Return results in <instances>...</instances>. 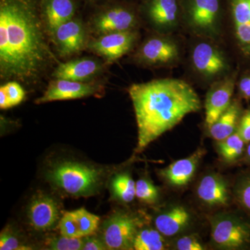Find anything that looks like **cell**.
Listing matches in <instances>:
<instances>
[{
    "label": "cell",
    "mask_w": 250,
    "mask_h": 250,
    "mask_svg": "<svg viewBox=\"0 0 250 250\" xmlns=\"http://www.w3.org/2000/svg\"><path fill=\"white\" fill-rule=\"evenodd\" d=\"M47 35L41 0H0L1 80L28 84L42 80L57 62Z\"/></svg>",
    "instance_id": "obj_1"
},
{
    "label": "cell",
    "mask_w": 250,
    "mask_h": 250,
    "mask_svg": "<svg viewBox=\"0 0 250 250\" xmlns=\"http://www.w3.org/2000/svg\"><path fill=\"white\" fill-rule=\"evenodd\" d=\"M128 92L137 123L138 153L178 125L184 117L201 108L195 90L185 81L178 79L135 83Z\"/></svg>",
    "instance_id": "obj_2"
},
{
    "label": "cell",
    "mask_w": 250,
    "mask_h": 250,
    "mask_svg": "<svg viewBox=\"0 0 250 250\" xmlns=\"http://www.w3.org/2000/svg\"><path fill=\"white\" fill-rule=\"evenodd\" d=\"M183 17L187 29L194 35L214 40L221 34L220 0H187Z\"/></svg>",
    "instance_id": "obj_3"
},
{
    "label": "cell",
    "mask_w": 250,
    "mask_h": 250,
    "mask_svg": "<svg viewBox=\"0 0 250 250\" xmlns=\"http://www.w3.org/2000/svg\"><path fill=\"white\" fill-rule=\"evenodd\" d=\"M49 178L67 193L88 195L98 187L100 173L96 169L77 163L65 162L54 167Z\"/></svg>",
    "instance_id": "obj_4"
},
{
    "label": "cell",
    "mask_w": 250,
    "mask_h": 250,
    "mask_svg": "<svg viewBox=\"0 0 250 250\" xmlns=\"http://www.w3.org/2000/svg\"><path fill=\"white\" fill-rule=\"evenodd\" d=\"M92 29L98 36L135 30L138 25L137 16L132 9L121 4H107L98 11L91 19Z\"/></svg>",
    "instance_id": "obj_5"
},
{
    "label": "cell",
    "mask_w": 250,
    "mask_h": 250,
    "mask_svg": "<svg viewBox=\"0 0 250 250\" xmlns=\"http://www.w3.org/2000/svg\"><path fill=\"white\" fill-rule=\"evenodd\" d=\"M179 46L164 36H152L141 44L134 55L136 62L146 66H168L179 59Z\"/></svg>",
    "instance_id": "obj_6"
},
{
    "label": "cell",
    "mask_w": 250,
    "mask_h": 250,
    "mask_svg": "<svg viewBox=\"0 0 250 250\" xmlns=\"http://www.w3.org/2000/svg\"><path fill=\"white\" fill-rule=\"evenodd\" d=\"M139 218L126 213H116L104 228V241L107 249H134L135 237L141 226Z\"/></svg>",
    "instance_id": "obj_7"
},
{
    "label": "cell",
    "mask_w": 250,
    "mask_h": 250,
    "mask_svg": "<svg viewBox=\"0 0 250 250\" xmlns=\"http://www.w3.org/2000/svg\"><path fill=\"white\" fill-rule=\"evenodd\" d=\"M211 237L216 246L225 249H237L250 242V228L229 215L215 217L211 222Z\"/></svg>",
    "instance_id": "obj_8"
},
{
    "label": "cell",
    "mask_w": 250,
    "mask_h": 250,
    "mask_svg": "<svg viewBox=\"0 0 250 250\" xmlns=\"http://www.w3.org/2000/svg\"><path fill=\"white\" fill-rule=\"evenodd\" d=\"M191 62L199 75L209 80L223 76L229 70L225 54L216 45L207 41H202L194 46Z\"/></svg>",
    "instance_id": "obj_9"
},
{
    "label": "cell",
    "mask_w": 250,
    "mask_h": 250,
    "mask_svg": "<svg viewBox=\"0 0 250 250\" xmlns=\"http://www.w3.org/2000/svg\"><path fill=\"white\" fill-rule=\"evenodd\" d=\"M50 37L62 58L79 54L88 46L86 28L78 18H73L59 26Z\"/></svg>",
    "instance_id": "obj_10"
},
{
    "label": "cell",
    "mask_w": 250,
    "mask_h": 250,
    "mask_svg": "<svg viewBox=\"0 0 250 250\" xmlns=\"http://www.w3.org/2000/svg\"><path fill=\"white\" fill-rule=\"evenodd\" d=\"M138 36L135 30L110 33L88 41L87 47L106 62H113L133 49Z\"/></svg>",
    "instance_id": "obj_11"
},
{
    "label": "cell",
    "mask_w": 250,
    "mask_h": 250,
    "mask_svg": "<svg viewBox=\"0 0 250 250\" xmlns=\"http://www.w3.org/2000/svg\"><path fill=\"white\" fill-rule=\"evenodd\" d=\"M142 10L149 24L161 34L170 33L178 26V0H146Z\"/></svg>",
    "instance_id": "obj_12"
},
{
    "label": "cell",
    "mask_w": 250,
    "mask_h": 250,
    "mask_svg": "<svg viewBox=\"0 0 250 250\" xmlns=\"http://www.w3.org/2000/svg\"><path fill=\"white\" fill-rule=\"evenodd\" d=\"M231 31L237 48L250 59V0H228Z\"/></svg>",
    "instance_id": "obj_13"
},
{
    "label": "cell",
    "mask_w": 250,
    "mask_h": 250,
    "mask_svg": "<svg viewBox=\"0 0 250 250\" xmlns=\"http://www.w3.org/2000/svg\"><path fill=\"white\" fill-rule=\"evenodd\" d=\"M101 86L92 82H80L67 80H57L49 82L42 97L36 100V104H43L60 100H75L95 95Z\"/></svg>",
    "instance_id": "obj_14"
},
{
    "label": "cell",
    "mask_w": 250,
    "mask_h": 250,
    "mask_svg": "<svg viewBox=\"0 0 250 250\" xmlns=\"http://www.w3.org/2000/svg\"><path fill=\"white\" fill-rule=\"evenodd\" d=\"M103 62L90 57L72 59L59 63L52 73L57 80H67L80 82H91L103 72Z\"/></svg>",
    "instance_id": "obj_15"
},
{
    "label": "cell",
    "mask_w": 250,
    "mask_h": 250,
    "mask_svg": "<svg viewBox=\"0 0 250 250\" xmlns=\"http://www.w3.org/2000/svg\"><path fill=\"white\" fill-rule=\"evenodd\" d=\"M234 86V78L227 77L208 90L205 103V122L208 128L231 105Z\"/></svg>",
    "instance_id": "obj_16"
},
{
    "label": "cell",
    "mask_w": 250,
    "mask_h": 250,
    "mask_svg": "<svg viewBox=\"0 0 250 250\" xmlns=\"http://www.w3.org/2000/svg\"><path fill=\"white\" fill-rule=\"evenodd\" d=\"M76 0H41V12L49 36L63 23L75 18Z\"/></svg>",
    "instance_id": "obj_17"
},
{
    "label": "cell",
    "mask_w": 250,
    "mask_h": 250,
    "mask_svg": "<svg viewBox=\"0 0 250 250\" xmlns=\"http://www.w3.org/2000/svg\"><path fill=\"white\" fill-rule=\"evenodd\" d=\"M28 215L33 228L39 231H45L53 228L58 221V206L51 197L40 195L31 202Z\"/></svg>",
    "instance_id": "obj_18"
},
{
    "label": "cell",
    "mask_w": 250,
    "mask_h": 250,
    "mask_svg": "<svg viewBox=\"0 0 250 250\" xmlns=\"http://www.w3.org/2000/svg\"><path fill=\"white\" fill-rule=\"evenodd\" d=\"M205 154L203 149H198L188 157L180 159L161 171V176L171 185L183 187L187 185L196 170L197 164Z\"/></svg>",
    "instance_id": "obj_19"
},
{
    "label": "cell",
    "mask_w": 250,
    "mask_h": 250,
    "mask_svg": "<svg viewBox=\"0 0 250 250\" xmlns=\"http://www.w3.org/2000/svg\"><path fill=\"white\" fill-rule=\"evenodd\" d=\"M197 192L199 198L208 205L223 206L228 204V186L218 176L208 174L203 177L197 187Z\"/></svg>",
    "instance_id": "obj_20"
},
{
    "label": "cell",
    "mask_w": 250,
    "mask_h": 250,
    "mask_svg": "<svg viewBox=\"0 0 250 250\" xmlns=\"http://www.w3.org/2000/svg\"><path fill=\"white\" fill-rule=\"evenodd\" d=\"M190 221V214L184 207H174L158 215L155 220L156 229L165 236H172L180 232Z\"/></svg>",
    "instance_id": "obj_21"
},
{
    "label": "cell",
    "mask_w": 250,
    "mask_h": 250,
    "mask_svg": "<svg viewBox=\"0 0 250 250\" xmlns=\"http://www.w3.org/2000/svg\"><path fill=\"white\" fill-rule=\"evenodd\" d=\"M239 115L238 103H231L228 109L210 126V136L219 142L231 136L236 131Z\"/></svg>",
    "instance_id": "obj_22"
},
{
    "label": "cell",
    "mask_w": 250,
    "mask_h": 250,
    "mask_svg": "<svg viewBox=\"0 0 250 250\" xmlns=\"http://www.w3.org/2000/svg\"><path fill=\"white\" fill-rule=\"evenodd\" d=\"M165 248V241L158 230L145 229L138 231L135 237L134 250H162Z\"/></svg>",
    "instance_id": "obj_23"
},
{
    "label": "cell",
    "mask_w": 250,
    "mask_h": 250,
    "mask_svg": "<svg viewBox=\"0 0 250 250\" xmlns=\"http://www.w3.org/2000/svg\"><path fill=\"white\" fill-rule=\"evenodd\" d=\"M245 141L238 130L218 144L219 152L226 161L236 160L243 154Z\"/></svg>",
    "instance_id": "obj_24"
},
{
    "label": "cell",
    "mask_w": 250,
    "mask_h": 250,
    "mask_svg": "<svg viewBox=\"0 0 250 250\" xmlns=\"http://www.w3.org/2000/svg\"><path fill=\"white\" fill-rule=\"evenodd\" d=\"M115 196L124 202H131L136 197V183L127 174L117 175L112 182Z\"/></svg>",
    "instance_id": "obj_25"
},
{
    "label": "cell",
    "mask_w": 250,
    "mask_h": 250,
    "mask_svg": "<svg viewBox=\"0 0 250 250\" xmlns=\"http://www.w3.org/2000/svg\"><path fill=\"white\" fill-rule=\"evenodd\" d=\"M82 238L89 236L95 232L100 223V218L87 211L84 208L74 210Z\"/></svg>",
    "instance_id": "obj_26"
},
{
    "label": "cell",
    "mask_w": 250,
    "mask_h": 250,
    "mask_svg": "<svg viewBox=\"0 0 250 250\" xmlns=\"http://www.w3.org/2000/svg\"><path fill=\"white\" fill-rule=\"evenodd\" d=\"M59 230L62 236L82 238L75 212H66L59 222Z\"/></svg>",
    "instance_id": "obj_27"
},
{
    "label": "cell",
    "mask_w": 250,
    "mask_h": 250,
    "mask_svg": "<svg viewBox=\"0 0 250 250\" xmlns=\"http://www.w3.org/2000/svg\"><path fill=\"white\" fill-rule=\"evenodd\" d=\"M136 196L141 201L154 203L159 198V190L149 181L139 179L136 183Z\"/></svg>",
    "instance_id": "obj_28"
},
{
    "label": "cell",
    "mask_w": 250,
    "mask_h": 250,
    "mask_svg": "<svg viewBox=\"0 0 250 250\" xmlns=\"http://www.w3.org/2000/svg\"><path fill=\"white\" fill-rule=\"evenodd\" d=\"M84 240L82 238H68L62 236L56 238L49 243V249L54 250H82Z\"/></svg>",
    "instance_id": "obj_29"
},
{
    "label": "cell",
    "mask_w": 250,
    "mask_h": 250,
    "mask_svg": "<svg viewBox=\"0 0 250 250\" xmlns=\"http://www.w3.org/2000/svg\"><path fill=\"white\" fill-rule=\"evenodd\" d=\"M1 86L6 92L12 107L22 103L25 98V92L17 81H9Z\"/></svg>",
    "instance_id": "obj_30"
},
{
    "label": "cell",
    "mask_w": 250,
    "mask_h": 250,
    "mask_svg": "<svg viewBox=\"0 0 250 250\" xmlns=\"http://www.w3.org/2000/svg\"><path fill=\"white\" fill-rule=\"evenodd\" d=\"M236 192L238 201L250 211V177L242 181L237 187Z\"/></svg>",
    "instance_id": "obj_31"
},
{
    "label": "cell",
    "mask_w": 250,
    "mask_h": 250,
    "mask_svg": "<svg viewBox=\"0 0 250 250\" xmlns=\"http://www.w3.org/2000/svg\"><path fill=\"white\" fill-rule=\"evenodd\" d=\"M0 250H29V248L20 246L17 238L12 236L11 233L2 232L0 236Z\"/></svg>",
    "instance_id": "obj_32"
},
{
    "label": "cell",
    "mask_w": 250,
    "mask_h": 250,
    "mask_svg": "<svg viewBox=\"0 0 250 250\" xmlns=\"http://www.w3.org/2000/svg\"><path fill=\"white\" fill-rule=\"evenodd\" d=\"M179 250H202L205 249L200 242L195 237L187 236L179 238L176 244Z\"/></svg>",
    "instance_id": "obj_33"
},
{
    "label": "cell",
    "mask_w": 250,
    "mask_h": 250,
    "mask_svg": "<svg viewBox=\"0 0 250 250\" xmlns=\"http://www.w3.org/2000/svg\"><path fill=\"white\" fill-rule=\"evenodd\" d=\"M238 131L245 142H250V110L242 117Z\"/></svg>",
    "instance_id": "obj_34"
},
{
    "label": "cell",
    "mask_w": 250,
    "mask_h": 250,
    "mask_svg": "<svg viewBox=\"0 0 250 250\" xmlns=\"http://www.w3.org/2000/svg\"><path fill=\"white\" fill-rule=\"evenodd\" d=\"M105 245L95 238H88L84 240L82 250H106Z\"/></svg>",
    "instance_id": "obj_35"
},
{
    "label": "cell",
    "mask_w": 250,
    "mask_h": 250,
    "mask_svg": "<svg viewBox=\"0 0 250 250\" xmlns=\"http://www.w3.org/2000/svg\"><path fill=\"white\" fill-rule=\"evenodd\" d=\"M239 90L244 98H250V76L242 79L239 83Z\"/></svg>",
    "instance_id": "obj_36"
},
{
    "label": "cell",
    "mask_w": 250,
    "mask_h": 250,
    "mask_svg": "<svg viewBox=\"0 0 250 250\" xmlns=\"http://www.w3.org/2000/svg\"><path fill=\"white\" fill-rule=\"evenodd\" d=\"M11 103L7 95L2 86L0 88V108L1 109H6V108H11Z\"/></svg>",
    "instance_id": "obj_37"
},
{
    "label": "cell",
    "mask_w": 250,
    "mask_h": 250,
    "mask_svg": "<svg viewBox=\"0 0 250 250\" xmlns=\"http://www.w3.org/2000/svg\"><path fill=\"white\" fill-rule=\"evenodd\" d=\"M85 2L89 3V4H95V3L98 2L100 0H83Z\"/></svg>",
    "instance_id": "obj_38"
},
{
    "label": "cell",
    "mask_w": 250,
    "mask_h": 250,
    "mask_svg": "<svg viewBox=\"0 0 250 250\" xmlns=\"http://www.w3.org/2000/svg\"><path fill=\"white\" fill-rule=\"evenodd\" d=\"M248 155L250 158V143L249 146H248Z\"/></svg>",
    "instance_id": "obj_39"
}]
</instances>
